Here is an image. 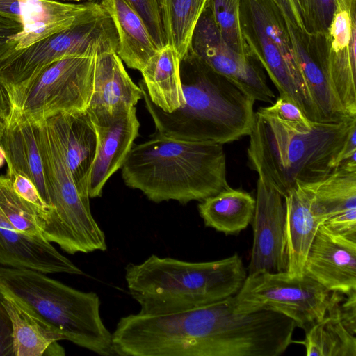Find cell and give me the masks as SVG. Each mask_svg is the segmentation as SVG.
<instances>
[{
  "label": "cell",
  "instance_id": "cell-1",
  "mask_svg": "<svg viewBox=\"0 0 356 356\" xmlns=\"http://www.w3.org/2000/svg\"><path fill=\"white\" fill-rule=\"evenodd\" d=\"M180 76L184 103L172 112L155 105L139 81L154 133L178 140L222 145L250 135L255 115L251 96L190 53L181 61Z\"/></svg>",
  "mask_w": 356,
  "mask_h": 356
},
{
  "label": "cell",
  "instance_id": "cell-2",
  "mask_svg": "<svg viewBox=\"0 0 356 356\" xmlns=\"http://www.w3.org/2000/svg\"><path fill=\"white\" fill-rule=\"evenodd\" d=\"M121 170L127 186L155 203L201 202L229 186L223 145L178 140L156 133L134 144Z\"/></svg>",
  "mask_w": 356,
  "mask_h": 356
},
{
  "label": "cell",
  "instance_id": "cell-3",
  "mask_svg": "<svg viewBox=\"0 0 356 356\" xmlns=\"http://www.w3.org/2000/svg\"><path fill=\"white\" fill-rule=\"evenodd\" d=\"M248 275L237 254L191 262L152 254L125 268V281L140 312L164 314L206 306L235 296Z\"/></svg>",
  "mask_w": 356,
  "mask_h": 356
},
{
  "label": "cell",
  "instance_id": "cell-4",
  "mask_svg": "<svg viewBox=\"0 0 356 356\" xmlns=\"http://www.w3.org/2000/svg\"><path fill=\"white\" fill-rule=\"evenodd\" d=\"M354 124L356 117L316 122L301 132L257 111L247 149L249 165L284 197L297 184L318 181L334 170L333 161Z\"/></svg>",
  "mask_w": 356,
  "mask_h": 356
},
{
  "label": "cell",
  "instance_id": "cell-5",
  "mask_svg": "<svg viewBox=\"0 0 356 356\" xmlns=\"http://www.w3.org/2000/svg\"><path fill=\"white\" fill-rule=\"evenodd\" d=\"M0 291L22 300L67 341L102 356L116 355L95 292L75 289L40 272L7 266H0Z\"/></svg>",
  "mask_w": 356,
  "mask_h": 356
},
{
  "label": "cell",
  "instance_id": "cell-6",
  "mask_svg": "<svg viewBox=\"0 0 356 356\" xmlns=\"http://www.w3.org/2000/svg\"><path fill=\"white\" fill-rule=\"evenodd\" d=\"M35 124L50 208L40 225L42 236L70 254L106 250L105 234L92 215L90 202L77 191L51 120Z\"/></svg>",
  "mask_w": 356,
  "mask_h": 356
},
{
  "label": "cell",
  "instance_id": "cell-7",
  "mask_svg": "<svg viewBox=\"0 0 356 356\" xmlns=\"http://www.w3.org/2000/svg\"><path fill=\"white\" fill-rule=\"evenodd\" d=\"M240 19L252 58L267 72L280 93L313 122H322L295 58L277 0H240Z\"/></svg>",
  "mask_w": 356,
  "mask_h": 356
},
{
  "label": "cell",
  "instance_id": "cell-8",
  "mask_svg": "<svg viewBox=\"0 0 356 356\" xmlns=\"http://www.w3.org/2000/svg\"><path fill=\"white\" fill-rule=\"evenodd\" d=\"M95 57H69L44 67L28 82L0 92L8 120L40 123L86 111L93 88Z\"/></svg>",
  "mask_w": 356,
  "mask_h": 356
},
{
  "label": "cell",
  "instance_id": "cell-9",
  "mask_svg": "<svg viewBox=\"0 0 356 356\" xmlns=\"http://www.w3.org/2000/svg\"><path fill=\"white\" fill-rule=\"evenodd\" d=\"M331 291L304 275L292 277L286 271L248 274L234 296L235 309L252 312H277L291 318L305 332L326 314Z\"/></svg>",
  "mask_w": 356,
  "mask_h": 356
},
{
  "label": "cell",
  "instance_id": "cell-10",
  "mask_svg": "<svg viewBox=\"0 0 356 356\" xmlns=\"http://www.w3.org/2000/svg\"><path fill=\"white\" fill-rule=\"evenodd\" d=\"M313 37L336 99L348 117H356V0H336L326 33Z\"/></svg>",
  "mask_w": 356,
  "mask_h": 356
},
{
  "label": "cell",
  "instance_id": "cell-11",
  "mask_svg": "<svg viewBox=\"0 0 356 356\" xmlns=\"http://www.w3.org/2000/svg\"><path fill=\"white\" fill-rule=\"evenodd\" d=\"M191 54L238 86L255 101L273 104L275 95L262 67L230 47L221 36L207 6L194 30Z\"/></svg>",
  "mask_w": 356,
  "mask_h": 356
},
{
  "label": "cell",
  "instance_id": "cell-12",
  "mask_svg": "<svg viewBox=\"0 0 356 356\" xmlns=\"http://www.w3.org/2000/svg\"><path fill=\"white\" fill-rule=\"evenodd\" d=\"M252 221L253 243L248 274L286 270L284 197L258 177Z\"/></svg>",
  "mask_w": 356,
  "mask_h": 356
},
{
  "label": "cell",
  "instance_id": "cell-13",
  "mask_svg": "<svg viewBox=\"0 0 356 356\" xmlns=\"http://www.w3.org/2000/svg\"><path fill=\"white\" fill-rule=\"evenodd\" d=\"M295 58L305 80L323 123L339 122L348 117L336 99L327 81L314 37L288 1L277 0Z\"/></svg>",
  "mask_w": 356,
  "mask_h": 356
},
{
  "label": "cell",
  "instance_id": "cell-14",
  "mask_svg": "<svg viewBox=\"0 0 356 356\" xmlns=\"http://www.w3.org/2000/svg\"><path fill=\"white\" fill-rule=\"evenodd\" d=\"M143 92L115 51L95 56L92 95L86 109L95 125H106L135 107Z\"/></svg>",
  "mask_w": 356,
  "mask_h": 356
},
{
  "label": "cell",
  "instance_id": "cell-15",
  "mask_svg": "<svg viewBox=\"0 0 356 356\" xmlns=\"http://www.w3.org/2000/svg\"><path fill=\"white\" fill-rule=\"evenodd\" d=\"M304 275L330 291L348 295L356 290V241L321 225L309 248Z\"/></svg>",
  "mask_w": 356,
  "mask_h": 356
},
{
  "label": "cell",
  "instance_id": "cell-16",
  "mask_svg": "<svg viewBox=\"0 0 356 356\" xmlns=\"http://www.w3.org/2000/svg\"><path fill=\"white\" fill-rule=\"evenodd\" d=\"M312 209L321 224L356 241V168H338L325 178L306 184Z\"/></svg>",
  "mask_w": 356,
  "mask_h": 356
},
{
  "label": "cell",
  "instance_id": "cell-17",
  "mask_svg": "<svg viewBox=\"0 0 356 356\" xmlns=\"http://www.w3.org/2000/svg\"><path fill=\"white\" fill-rule=\"evenodd\" d=\"M0 265L42 273L83 275L51 242L16 229L0 208Z\"/></svg>",
  "mask_w": 356,
  "mask_h": 356
},
{
  "label": "cell",
  "instance_id": "cell-18",
  "mask_svg": "<svg viewBox=\"0 0 356 356\" xmlns=\"http://www.w3.org/2000/svg\"><path fill=\"white\" fill-rule=\"evenodd\" d=\"M18 4L17 15L22 30L11 40L14 50L26 48L67 29L103 9L93 2L70 3L58 0H18Z\"/></svg>",
  "mask_w": 356,
  "mask_h": 356
},
{
  "label": "cell",
  "instance_id": "cell-19",
  "mask_svg": "<svg viewBox=\"0 0 356 356\" xmlns=\"http://www.w3.org/2000/svg\"><path fill=\"white\" fill-rule=\"evenodd\" d=\"M95 127L97 147L89 179L90 198L102 196L105 184L122 168L138 136L140 122L136 108L133 107L106 125Z\"/></svg>",
  "mask_w": 356,
  "mask_h": 356
},
{
  "label": "cell",
  "instance_id": "cell-20",
  "mask_svg": "<svg viewBox=\"0 0 356 356\" xmlns=\"http://www.w3.org/2000/svg\"><path fill=\"white\" fill-rule=\"evenodd\" d=\"M50 119L77 191L90 202L89 179L97 147L95 127L86 111L60 114Z\"/></svg>",
  "mask_w": 356,
  "mask_h": 356
},
{
  "label": "cell",
  "instance_id": "cell-21",
  "mask_svg": "<svg viewBox=\"0 0 356 356\" xmlns=\"http://www.w3.org/2000/svg\"><path fill=\"white\" fill-rule=\"evenodd\" d=\"M285 205L286 272L304 275V265L318 227L312 209V193L307 184H297L284 196Z\"/></svg>",
  "mask_w": 356,
  "mask_h": 356
},
{
  "label": "cell",
  "instance_id": "cell-22",
  "mask_svg": "<svg viewBox=\"0 0 356 356\" xmlns=\"http://www.w3.org/2000/svg\"><path fill=\"white\" fill-rule=\"evenodd\" d=\"M13 326L14 356L63 355L64 334L17 298L1 291Z\"/></svg>",
  "mask_w": 356,
  "mask_h": 356
},
{
  "label": "cell",
  "instance_id": "cell-23",
  "mask_svg": "<svg viewBox=\"0 0 356 356\" xmlns=\"http://www.w3.org/2000/svg\"><path fill=\"white\" fill-rule=\"evenodd\" d=\"M118 38L117 54L126 65L140 72L159 49L145 22L127 0H102Z\"/></svg>",
  "mask_w": 356,
  "mask_h": 356
},
{
  "label": "cell",
  "instance_id": "cell-24",
  "mask_svg": "<svg viewBox=\"0 0 356 356\" xmlns=\"http://www.w3.org/2000/svg\"><path fill=\"white\" fill-rule=\"evenodd\" d=\"M0 144L6 155L7 172L18 173L32 181L49 208L47 186L36 138V124L8 120Z\"/></svg>",
  "mask_w": 356,
  "mask_h": 356
},
{
  "label": "cell",
  "instance_id": "cell-25",
  "mask_svg": "<svg viewBox=\"0 0 356 356\" xmlns=\"http://www.w3.org/2000/svg\"><path fill=\"white\" fill-rule=\"evenodd\" d=\"M181 61L175 49L166 44L157 50L140 72L149 97L165 112H172L184 103Z\"/></svg>",
  "mask_w": 356,
  "mask_h": 356
},
{
  "label": "cell",
  "instance_id": "cell-26",
  "mask_svg": "<svg viewBox=\"0 0 356 356\" xmlns=\"http://www.w3.org/2000/svg\"><path fill=\"white\" fill-rule=\"evenodd\" d=\"M255 204L249 193L229 186L201 201L198 211L206 227L232 235L252 223Z\"/></svg>",
  "mask_w": 356,
  "mask_h": 356
},
{
  "label": "cell",
  "instance_id": "cell-27",
  "mask_svg": "<svg viewBox=\"0 0 356 356\" xmlns=\"http://www.w3.org/2000/svg\"><path fill=\"white\" fill-rule=\"evenodd\" d=\"M342 293L332 291L325 316L305 332L307 356H356V338L343 324L339 313Z\"/></svg>",
  "mask_w": 356,
  "mask_h": 356
},
{
  "label": "cell",
  "instance_id": "cell-28",
  "mask_svg": "<svg viewBox=\"0 0 356 356\" xmlns=\"http://www.w3.org/2000/svg\"><path fill=\"white\" fill-rule=\"evenodd\" d=\"M209 0H158L166 44L183 60L188 54L192 36Z\"/></svg>",
  "mask_w": 356,
  "mask_h": 356
},
{
  "label": "cell",
  "instance_id": "cell-29",
  "mask_svg": "<svg viewBox=\"0 0 356 356\" xmlns=\"http://www.w3.org/2000/svg\"><path fill=\"white\" fill-rule=\"evenodd\" d=\"M207 6L226 43L237 52L252 58L241 28L240 0H209Z\"/></svg>",
  "mask_w": 356,
  "mask_h": 356
},
{
  "label": "cell",
  "instance_id": "cell-30",
  "mask_svg": "<svg viewBox=\"0 0 356 356\" xmlns=\"http://www.w3.org/2000/svg\"><path fill=\"white\" fill-rule=\"evenodd\" d=\"M0 208L16 229L33 237L43 238L36 212L17 195L6 175L0 176Z\"/></svg>",
  "mask_w": 356,
  "mask_h": 356
},
{
  "label": "cell",
  "instance_id": "cell-31",
  "mask_svg": "<svg viewBox=\"0 0 356 356\" xmlns=\"http://www.w3.org/2000/svg\"><path fill=\"white\" fill-rule=\"evenodd\" d=\"M312 36L325 35L336 8V0H288Z\"/></svg>",
  "mask_w": 356,
  "mask_h": 356
},
{
  "label": "cell",
  "instance_id": "cell-32",
  "mask_svg": "<svg viewBox=\"0 0 356 356\" xmlns=\"http://www.w3.org/2000/svg\"><path fill=\"white\" fill-rule=\"evenodd\" d=\"M257 111L298 131H309L316 123L310 121L292 100L283 96H279L270 106L260 107Z\"/></svg>",
  "mask_w": 356,
  "mask_h": 356
},
{
  "label": "cell",
  "instance_id": "cell-33",
  "mask_svg": "<svg viewBox=\"0 0 356 356\" xmlns=\"http://www.w3.org/2000/svg\"><path fill=\"white\" fill-rule=\"evenodd\" d=\"M6 176L10 179L13 188L17 195L36 212L38 225L40 227L47 216L49 208L41 197L35 185L29 178L18 173L7 172Z\"/></svg>",
  "mask_w": 356,
  "mask_h": 356
},
{
  "label": "cell",
  "instance_id": "cell-34",
  "mask_svg": "<svg viewBox=\"0 0 356 356\" xmlns=\"http://www.w3.org/2000/svg\"><path fill=\"white\" fill-rule=\"evenodd\" d=\"M147 25L159 49L166 45L158 0H127Z\"/></svg>",
  "mask_w": 356,
  "mask_h": 356
},
{
  "label": "cell",
  "instance_id": "cell-35",
  "mask_svg": "<svg viewBox=\"0 0 356 356\" xmlns=\"http://www.w3.org/2000/svg\"><path fill=\"white\" fill-rule=\"evenodd\" d=\"M333 170L338 168H356V124L350 129L346 138L337 154Z\"/></svg>",
  "mask_w": 356,
  "mask_h": 356
},
{
  "label": "cell",
  "instance_id": "cell-36",
  "mask_svg": "<svg viewBox=\"0 0 356 356\" xmlns=\"http://www.w3.org/2000/svg\"><path fill=\"white\" fill-rule=\"evenodd\" d=\"M22 30L20 21L0 13V59L15 49V44L11 40Z\"/></svg>",
  "mask_w": 356,
  "mask_h": 356
},
{
  "label": "cell",
  "instance_id": "cell-37",
  "mask_svg": "<svg viewBox=\"0 0 356 356\" xmlns=\"http://www.w3.org/2000/svg\"><path fill=\"white\" fill-rule=\"evenodd\" d=\"M0 356H14L13 326L0 292Z\"/></svg>",
  "mask_w": 356,
  "mask_h": 356
},
{
  "label": "cell",
  "instance_id": "cell-38",
  "mask_svg": "<svg viewBox=\"0 0 356 356\" xmlns=\"http://www.w3.org/2000/svg\"><path fill=\"white\" fill-rule=\"evenodd\" d=\"M339 303V313L345 327L353 334L356 332V290L346 295Z\"/></svg>",
  "mask_w": 356,
  "mask_h": 356
},
{
  "label": "cell",
  "instance_id": "cell-39",
  "mask_svg": "<svg viewBox=\"0 0 356 356\" xmlns=\"http://www.w3.org/2000/svg\"><path fill=\"white\" fill-rule=\"evenodd\" d=\"M8 124V118L6 112L0 106V140Z\"/></svg>",
  "mask_w": 356,
  "mask_h": 356
},
{
  "label": "cell",
  "instance_id": "cell-40",
  "mask_svg": "<svg viewBox=\"0 0 356 356\" xmlns=\"http://www.w3.org/2000/svg\"><path fill=\"white\" fill-rule=\"evenodd\" d=\"M6 161V155L2 146L0 144V168L3 166Z\"/></svg>",
  "mask_w": 356,
  "mask_h": 356
}]
</instances>
